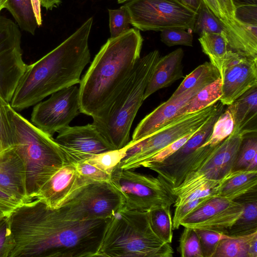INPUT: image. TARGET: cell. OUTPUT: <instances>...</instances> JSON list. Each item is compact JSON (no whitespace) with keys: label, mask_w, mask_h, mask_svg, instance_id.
<instances>
[{"label":"cell","mask_w":257,"mask_h":257,"mask_svg":"<svg viewBox=\"0 0 257 257\" xmlns=\"http://www.w3.org/2000/svg\"><path fill=\"white\" fill-rule=\"evenodd\" d=\"M8 216L15 241L11 257H95L110 219H72L38 199Z\"/></svg>","instance_id":"obj_1"},{"label":"cell","mask_w":257,"mask_h":257,"mask_svg":"<svg viewBox=\"0 0 257 257\" xmlns=\"http://www.w3.org/2000/svg\"><path fill=\"white\" fill-rule=\"evenodd\" d=\"M90 17L59 46L35 63L27 65L10 102L16 111L34 105L61 89L80 83L90 62Z\"/></svg>","instance_id":"obj_2"},{"label":"cell","mask_w":257,"mask_h":257,"mask_svg":"<svg viewBox=\"0 0 257 257\" xmlns=\"http://www.w3.org/2000/svg\"><path fill=\"white\" fill-rule=\"evenodd\" d=\"M143 42L139 30L131 28L101 46L79 83L81 113L100 114L141 57Z\"/></svg>","instance_id":"obj_3"},{"label":"cell","mask_w":257,"mask_h":257,"mask_svg":"<svg viewBox=\"0 0 257 257\" xmlns=\"http://www.w3.org/2000/svg\"><path fill=\"white\" fill-rule=\"evenodd\" d=\"M160 57L157 50L140 57L106 107L93 118L92 123L114 149L122 148L130 142L132 123L144 101L145 89Z\"/></svg>","instance_id":"obj_4"},{"label":"cell","mask_w":257,"mask_h":257,"mask_svg":"<svg viewBox=\"0 0 257 257\" xmlns=\"http://www.w3.org/2000/svg\"><path fill=\"white\" fill-rule=\"evenodd\" d=\"M8 114L14 147L24 164L30 201L62 167L70 163L55 140L24 118L10 104Z\"/></svg>","instance_id":"obj_5"},{"label":"cell","mask_w":257,"mask_h":257,"mask_svg":"<svg viewBox=\"0 0 257 257\" xmlns=\"http://www.w3.org/2000/svg\"><path fill=\"white\" fill-rule=\"evenodd\" d=\"M173 253L170 243L153 230L149 211L121 209L108 221L95 257H172Z\"/></svg>","instance_id":"obj_6"},{"label":"cell","mask_w":257,"mask_h":257,"mask_svg":"<svg viewBox=\"0 0 257 257\" xmlns=\"http://www.w3.org/2000/svg\"><path fill=\"white\" fill-rule=\"evenodd\" d=\"M109 182L122 199V209L149 211L170 207L175 201L176 197L158 176L124 169L119 164L111 173Z\"/></svg>","instance_id":"obj_7"},{"label":"cell","mask_w":257,"mask_h":257,"mask_svg":"<svg viewBox=\"0 0 257 257\" xmlns=\"http://www.w3.org/2000/svg\"><path fill=\"white\" fill-rule=\"evenodd\" d=\"M224 107L219 100L199 111L175 116L140 141L139 150L119 164L124 169H135L142 163L177 139L199 129L212 115Z\"/></svg>","instance_id":"obj_8"},{"label":"cell","mask_w":257,"mask_h":257,"mask_svg":"<svg viewBox=\"0 0 257 257\" xmlns=\"http://www.w3.org/2000/svg\"><path fill=\"white\" fill-rule=\"evenodd\" d=\"M123 5L130 15L132 26L142 31H192L197 15L177 0H129Z\"/></svg>","instance_id":"obj_9"},{"label":"cell","mask_w":257,"mask_h":257,"mask_svg":"<svg viewBox=\"0 0 257 257\" xmlns=\"http://www.w3.org/2000/svg\"><path fill=\"white\" fill-rule=\"evenodd\" d=\"M123 206L122 199L110 182L82 186L59 209L70 218L88 220L111 218Z\"/></svg>","instance_id":"obj_10"},{"label":"cell","mask_w":257,"mask_h":257,"mask_svg":"<svg viewBox=\"0 0 257 257\" xmlns=\"http://www.w3.org/2000/svg\"><path fill=\"white\" fill-rule=\"evenodd\" d=\"M244 136L243 132H232L197 169L189 173L178 187L171 190L172 194L176 197L208 181L219 183L233 171Z\"/></svg>","instance_id":"obj_11"},{"label":"cell","mask_w":257,"mask_h":257,"mask_svg":"<svg viewBox=\"0 0 257 257\" xmlns=\"http://www.w3.org/2000/svg\"><path fill=\"white\" fill-rule=\"evenodd\" d=\"M80 113L79 90L75 85L54 92L48 99L35 104L31 121L52 137L69 126Z\"/></svg>","instance_id":"obj_12"},{"label":"cell","mask_w":257,"mask_h":257,"mask_svg":"<svg viewBox=\"0 0 257 257\" xmlns=\"http://www.w3.org/2000/svg\"><path fill=\"white\" fill-rule=\"evenodd\" d=\"M55 140L69 163L73 164L114 150L93 123L69 126L58 132Z\"/></svg>","instance_id":"obj_13"},{"label":"cell","mask_w":257,"mask_h":257,"mask_svg":"<svg viewBox=\"0 0 257 257\" xmlns=\"http://www.w3.org/2000/svg\"><path fill=\"white\" fill-rule=\"evenodd\" d=\"M220 78L222 94L219 100L228 106L257 86V59L242 56L229 50Z\"/></svg>","instance_id":"obj_14"},{"label":"cell","mask_w":257,"mask_h":257,"mask_svg":"<svg viewBox=\"0 0 257 257\" xmlns=\"http://www.w3.org/2000/svg\"><path fill=\"white\" fill-rule=\"evenodd\" d=\"M92 182L78 175L75 164L69 163L59 169L41 188L35 199L52 209L64 204L79 188Z\"/></svg>","instance_id":"obj_15"},{"label":"cell","mask_w":257,"mask_h":257,"mask_svg":"<svg viewBox=\"0 0 257 257\" xmlns=\"http://www.w3.org/2000/svg\"><path fill=\"white\" fill-rule=\"evenodd\" d=\"M207 85L208 84L197 85L177 96H171L140 122L134 131L131 141L134 144L137 143L174 117L177 112L200 89Z\"/></svg>","instance_id":"obj_16"},{"label":"cell","mask_w":257,"mask_h":257,"mask_svg":"<svg viewBox=\"0 0 257 257\" xmlns=\"http://www.w3.org/2000/svg\"><path fill=\"white\" fill-rule=\"evenodd\" d=\"M0 190L22 203L29 202L24 164L15 147L0 152Z\"/></svg>","instance_id":"obj_17"},{"label":"cell","mask_w":257,"mask_h":257,"mask_svg":"<svg viewBox=\"0 0 257 257\" xmlns=\"http://www.w3.org/2000/svg\"><path fill=\"white\" fill-rule=\"evenodd\" d=\"M183 57V50L178 48L159 58L145 89L144 100L159 89L170 86L184 77Z\"/></svg>","instance_id":"obj_18"},{"label":"cell","mask_w":257,"mask_h":257,"mask_svg":"<svg viewBox=\"0 0 257 257\" xmlns=\"http://www.w3.org/2000/svg\"><path fill=\"white\" fill-rule=\"evenodd\" d=\"M254 191H257V170L241 169L225 177L212 189V195L234 201Z\"/></svg>","instance_id":"obj_19"},{"label":"cell","mask_w":257,"mask_h":257,"mask_svg":"<svg viewBox=\"0 0 257 257\" xmlns=\"http://www.w3.org/2000/svg\"><path fill=\"white\" fill-rule=\"evenodd\" d=\"M234 121L233 132L253 133L249 126L256 120L257 86H255L227 106Z\"/></svg>","instance_id":"obj_20"},{"label":"cell","mask_w":257,"mask_h":257,"mask_svg":"<svg viewBox=\"0 0 257 257\" xmlns=\"http://www.w3.org/2000/svg\"><path fill=\"white\" fill-rule=\"evenodd\" d=\"M237 199L243 203V211L226 234L238 236L257 231V191L248 193Z\"/></svg>","instance_id":"obj_21"},{"label":"cell","mask_w":257,"mask_h":257,"mask_svg":"<svg viewBox=\"0 0 257 257\" xmlns=\"http://www.w3.org/2000/svg\"><path fill=\"white\" fill-rule=\"evenodd\" d=\"M198 40L202 51L208 56L210 62L218 70L221 76L229 50L226 36L221 34L204 33L200 36Z\"/></svg>","instance_id":"obj_22"},{"label":"cell","mask_w":257,"mask_h":257,"mask_svg":"<svg viewBox=\"0 0 257 257\" xmlns=\"http://www.w3.org/2000/svg\"><path fill=\"white\" fill-rule=\"evenodd\" d=\"M222 85L220 77L203 87L177 112L175 116L194 112L215 103L222 95Z\"/></svg>","instance_id":"obj_23"},{"label":"cell","mask_w":257,"mask_h":257,"mask_svg":"<svg viewBox=\"0 0 257 257\" xmlns=\"http://www.w3.org/2000/svg\"><path fill=\"white\" fill-rule=\"evenodd\" d=\"M243 209V203L239 200H235L225 209L193 228L209 229L226 234L229 228L240 216Z\"/></svg>","instance_id":"obj_24"},{"label":"cell","mask_w":257,"mask_h":257,"mask_svg":"<svg viewBox=\"0 0 257 257\" xmlns=\"http://www.w3.org/2000/svg\"><path fill=\"white\" fill-rule=\"evenodd\" d=\"M233 201L221 197H213L184 218L180 225L194 228L210 219L228 206Z\"/></svg>","instance_id":"obj_25"},{"label":"cell","mask_w":257,"mask_h":257,"mask_svg":"<svg viewBox=\"0 0 257 257\" xmlns=\"http://www.w3.org/2000/svg\"><path fill=\"white\" fill-rule=\"evenodd\" d=\"M5 8L23 31L34 35L38 27L31 0H7Z\"/></svg>","instance_id":"obj_26"},{"label":"cell","mask_w":257,"mask_h":257,"mask_svg":"<svg viewBox=\"0 0 257 257\" xmlns=\"http://www.w3.org/2000/svg\"><path fill=\"white\" fill-rule=\"evenodd\" d=\"M220 77L218 70L210 62H205L186 76L171 96H177L197 85L210 84Z\"/></svg>","instance_id":"obj_27"},{"label":"cell","mask_w":257,"mask_h":257,"mask_svg":"<svg viewBox=\"0 0 257 257\" xmlns=\"http://www.w3.org/2000/svg\"><path fill=\"white\" fill-rule=\"evenodd\" d=\"M227 28L202 1L197 13L192 32L199 36L204 33L227 34Z\"/></svg>","instance_id":"obj_28"},{"label":"cell","mask_w":257,"mask_h":257,"mask_svg":"<svg viewBox=\"0 0 257 257\" xmlns=\"http://www.w3.org/2000/svg\"><path fill=\"white\" fill-rule=\"evenodd\" d=\"M255 232L242 236H230L222 239L213 257H248L249 243Z\"/></svg>","instance_id":"obj_29"},{"label":"cell","mask_w":257,"mask_h":257,"mask_svg":"<svg viewBox=\"0 0 257 257\" xmlns=\"http://www.w3.org/2000/svg\"><path fill=\"white\" fill-rule=\"evenodd\" d=\"M153 230L166 243H171L173 239V223L170 207H162L149 211Z\"/></svg>","instance_id":"obj_30"},{"label":"cell","mask_w":257,"mask_h":257,"mask_svg":"<svg viewBox=\"0 0 257 257\" xmlns=\"http://www.w3.org/2000/svg\"><path fill=\"white\" fill-rule=\"evenodd\" d=\"M134 145L130 141L123 148L114 149L95 155L84 161L110 175L114 169L124 158L129 148Z\"/></svg>","instance_id":"obj_31"},{"label":"cell","mask_w":257,"mask_h":257,"mask_svg":"<svg viewBox=\"0 0 257 257\" xmlns=\"http://www.w3.org/2000/svg\"><path fill=\"white\" fill-rule=\"evenodd\" d=\"M233 128V116L230 109L227 107L215 122L209 138L201 146H217L232 134Z\"/></svg>","instance_id":"obj_32"},{"label":"cell","mask_w":257,"mask_h":257,"mask_svg":"<svg viewBox=\"0 0 257 257\" xmlns=\"http://www.w3.org/2000/svg\"><path fill=\"white\" fill-rule=\"evenodd\" d=\"M178 251L182 257H203L198 235L193 228L184 227Z\"/></svg>","instance_id":"obj_33"},{"label":"cell","mask_w":257,"mask_h":257,"mask_svg":"<svg viewBox=\"0 0 257 257\" xmlns=\"http://www.w3.org/2000/svg\"><path fill=\"white\" fill-rule=\"evenodd\" d=\"M108 11L110 38H115L131 29V16L124 5L117 9H108Z\"/></svg>","instance_id":"obj_34"},{"label":"cell","mask_w":257,"mask_h":257,"mask_svg":"<svg viewBox=\"0 0 257 257\" xmlns=\"http://www.w3.org/2000/svg\"><path fill=\"white\" fill-rule=\"evenodd\" d=\"M194 229L198 235L203 257H213L219 242L222 239L230 236L212 230Z\"/></svg>","instance_id":"obj_35"},{"label":"cell","mask_w":257,"mask_h":257,"mask_svg":"<svg viewBox=\"0 0 257 257\" xmlns=\"http://www.w3.org/2000/svg\"><path fill=\"white\" fill-rule=\"evenodd\" d=\"M257 156L256 134L244 137L238 153L233 171L246 169L250 162Z\"/></svg>","instance_id":"obj_36"},{"label":"cell","mask_w":257,"mask_h":257,"mask_svg":"<svg viewBox=\"0 0 257 257\" xmlns=\"http://www.w3.org/2000/svg\"><path fill=\"white\" fill-rule=\"evenodd\" d=\"M10 104L0 95L1 152L14 146L13 136L8 114V108Z\"/></svg>","instance_id":"obj_37"},{"label":"cell","mask_w":257,"mask_h":257,"mask_svg":"<svg viewBox=\"0 0 257 257\" xmlns=\"http://www.w3.org/2000/svg\"><path fill=\"white\" fill-rule=\"evenodd\" d=\"M161 41L169 47L182 45L193 46L192 31L181 29H170L161 32Z\"/></svg>","instance_id":"obj_38"},{"label":"cell","mask_w":257,"mask_h":257,"mask_svg":"<svg viewBox=\"0 0 257 257\" xmlns=\"http://www.w3.org/2000/svg\"><path fill=\"white\" fill-rule=\"evenodd\" d=\"M21 33L18 26L10 19L0 16V49L21 41Z\"/></svg>","instance_id":"obj_39"},{"label":"cell","mask_w":257,"mask_h":257,"mask_svg":"<svg viewBox=\"0 0 257 257\" xmlns=\"http://www.w3.org/2000/svg\"><path fill=\"white\" fill-rule=\"evenodd\" d=\"M15 241L8 215L0 216V257H11Z\"/></svg>","instance_id":"obj_40"},{"label":"cell","mask_w":257,"mask_h":257,"mask_svg":"<svg viewBox=\"0 0 257 257\" xmlns=\"http://www.w3.org/2000/svg\"><path fill=\"white\" fill-rule=\"evenodd\" d=\"M197 130L191 132L171 143L142 163L140 167H144L146 168L148 165L162 163L182 147Z\"/></svg>","instance_id":"obj_41"},{"label":"cell","mask_w":257,"mask_h":257,"mask_svg":"<svg viewBox=\"0 0 257 257\" xmlns=\"http://www.w3.org/2000/svg\"><path fill=\"white\" fill-rule=\"evenodd\" d=\"M209 196L188 202L184 204L175 207L174 214L172 219L173 228L174 229H178L181 221L186 216L195 211L206 201L213 197Z\"/></svg>","instance_id":"obj_42"},{"label":"cell","mask_w":257,"mask_h":257,"mask_svg":"<svg viewBox=\"0 0 257 257\" xmlns=\"http://www.w3.org/2000/svg\"><path fill=\"white\" fill-rule=\"evenodd\" d=\"M218 184L216 182L208 181L200 187L176 196L174 206L175 207L200 198L213 196L212 189Z\"/></svg>","instance_id":"obj_43"},{"label":"cell","mask_w":257,"mask_h":257,"mask_svg":"<svg viewBox=\"0 0 257 257\" xmlns=\"http://www.w3.org/2000/svg\"><path fill=\"white\" fill-rule=\"evenodd\" d=\"M78 175L90 182H109L110 175L86 162L75 164Z\"/></svg>","instance_id":"obj_44"},{"label":"cell","mask_w":257,"mask_h":257,"mask_svg":"<svg viewBox=\"0 0 257 257\" xmlns=\"http://www.w3.org/2000/svg\"><path fill=\"white\" fill-rule=\"evenodd\" d=\"M235 18L245 23L257 25V5L237 4Z\"/></svg>","instance_id":"obj_45"},{"label":"cell","mask_w":257,"mask_h":257,"mask_svg":"<svg viewBox=\"0 0 257 257\" xmlns=\"http://www.w3.org/2000/svg\"><path fill=\"white\" fill-rule=\"evenodd\" d=\"M21 204L19 201L0 190V213L9 215Z\"/></svg>","instance_id":"obj_46"},{"label":"cell","mask_w":257,"mask_h":257,"mask_svg":"<svg viewBox=\"0 0 257 257\" xmlns=\"http://www.w3.org/2000/svg\"><path fill=\"white\" fill-rule=\"evenodd\" d=\"M209 10L220 20L228 28L232 27L234 23L230 22L225 16L216 0H202Z\"/></svg>","instance_id":"obj_47"},{"label":"cell","mask_w":257,"mask_h":257,"mask_svg":"<svg viewBox=\"0 0 257 257\" xmlns=\"http://www.w3.org/2000/svg\"><path fill=\"white\" fill-rule=\"evenodd\" d=\"M226 17L231 22L234 23L235 18V6L234 0H216Z\"/></svg>","instance_id":"obj_48"},{"label":"cell","mask_w":257,"mask_h":257,"mask_svg":"<svg viewBox=\"0 0 257 257\" xmlns=\"http://www.w3.org/2000/svg\"><path fill=\"white\" fill-rule=\"evenodd\" d=\"M31 2L38 27H40L42 24L40 1V0H31Z\"/></svg>","instance_id":"obj_49"},{"label":"cell","mask_w":257,"mask_h":257,"mask_svg":"<svg viewBox=\"0 0 257 257\" xmlns=\"http://www.w3.org/2000/svg\"><path fill=\"white\" fill-rule=\"evenodd\" d=\"M188 9L197 13L201 4L202 0H177Z\"/></svg>","instance_id":"obj_50"},{"label":"cell","mask_w":257,"mask_h":257,"mask_svg":"<svg viewBox=\"0 0 257 257\" xmlns=\"http://www.w3.org/2000/svg\"><path fill=\"white\" fill-rule=\"evenodd\" d=\"M248 257H257V231L254 232L250 240Z\"/></svg>","instance_id":"obj_51"},{"label":"cell","mask_w":257,"mask_h":257,"mask_svg":"<svg viewBox=\"0 0 257 257\" xmlns=\"http://www.w3.org/2000/svg\"><path fill=\"white\" fill-rule=\"evenodd\" d=\"M41 6L47 10H52L58 8L61 3V0H40Z\"/></svg>","instance_id":"obj_52"},{"label":"cell","mask_w":257,"mask_h":257,"mask_svg":"<svg viewBox=\"0 0 257 257\" xmlns=\"http://www.w3.org/2000/svg\"><path fill=\"white\" fill-rule=\"evenodd\" d=\"M245 170H257V156H255L250 162Z\"/></svg>","instance_id":"obj_53"},{"label":"cell","mask_w":257,"mask_h":257,"mask_svg":"<svg viewBox=\"0 0 257 257\" xmlns=\"http://www.w3.org/2000/svg\"><path fill=\"white\" fill-rule=\"evenodd\" d=\"M235 0H234L235 2ZM237 4H254L257 5V0H238L235 3Z\"/></svg>","instance_id":"obj_54"},{"label":"cell","mask_w":257,"mask_h":257,"mask_svg":"<svg viewBox=\"0 0 257 257\" xmlns=\"http://www.w3.org/2000/svg\"><path fill=\"white\" fill-rule=\"evenodd\" d=\"M7 0H0V12L3 9L5 8Z\"/></svg>","instance_id":"obj_55"},{"label":"cell","mask_w":257,"mask_h":257,"mask_svg":"<svg viewBox=\"0 0 257 257\" xmlns=\"http://www.w3.org/2000/svg\"><path fill=\"white\" fill-rule=\"evenodd\" d=\"M117 3L119 4H123L125 3V2H127L129 0H117Z\"/></svg>","instance_id":"obj_56"},{"label":"cell","mask_w":257,"mask_h":257,"mask_svg":"<svg viewBox=\"0 0 257 257\" xmlns=\"http://www.w3.org/2000/svg\"><path fill=\"white\" fill-rule=\"evenodd\" d=\"M2 214H4L0 213V216H1V215H2Z\"/></svg>","instance_id":"obj_57"},{"label":"cell","mask_w":257,"mask_h":257,"mask_svg":"<svg viewBox=\"0 0 257 257\" xmlns=\"http://www.w3.org/2000/svg\"><path fill=\"white\" fill-rule=\"evenodd\" d=\"M0 152H1V146H0Z\"/></svg>","instance_id":"obj_58"}]
</instances>
